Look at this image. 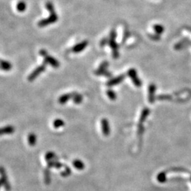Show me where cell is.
Masks as SVG:
<instances>
[{"label":"cell","instance_id":"cell-1","mask_svg":"<svg viewBox=\"0 0 191 191\" xmlns=\"http://www.w3.org/2000/svg\"><path fill=\"white\" fill-rule=\"evenodd\" d=\"M40 55L44 58L45 62L50 64L52 67L58 68L59 67H60V62H59L55 58H54L53 57L50 56V55L48 53V52H47L46 50H45L44 49L40 50Z\"/></svg>","mask_w":191,"mask_h":191},{"label":"cell","instance_id":"cell-2","mask_svg":"<svg viewBox=\"0 0 191 191\" xmlns=\"http://www.w3.org/2000/svg\"><path fill=\"white\" fill-rule=\"evenodd\" d=\"M58 17L55 12H54V13H50V17H48V19H45L40 21L38 22V26H40V27H44V26H48L51 23H55V22L58 21Z\"/></svg>","mask_w":191,"mask_h":191},{"label":"cell","instance_id":"cell-3","mask_svg":"<svg viewBox=\"0 0 191 191\" xmlns=\"http://www.w3.org/2000/svg\"><path fill=\"white\" fill-rule=\"evenodd\" d=\"M45 70V64H42V65L38 66V67L36 68V70H34L33 71V72H32L31 74L28 76V80L29 81V82H32V81H33L34 79L37 78V77L39 76V75L41 74L42 72H43Z\"/></svg>","mask_w":191,"mask_h":191},{"label":"cell","instance_id":"cell-4","mask_svg":"<svg viewBox=\"0 0 191 191\" xmlns=\"http://www.w3.org/2000/svg\"><path fill=\"white\" fill-rule=\"evenodd\" d=\"M128 75L129 77H130V79L133 81L134 84L136 86H141V81L139 80V78H138L137 75V72H136L135 70L134 69H130L128 71Z\"/></svg>","mask_w":191,"mask_h":191},{"label":"cell","instance_id":"cell-5","mask_svg":"<svg viewBox=\"0 0 191 191\" xmlns=\"http://www.w3.org/2000/svg\"><path fill=\"white\" fill-rule=\"evenodd\" d=\"M89 42L87 40H84L82 42H79L76 45H74L71 50V51L73 52H75V53H77V52H80L83 51L84 50L85 48H86L87 45H88Z\"/></svg>","mask_w":191,"mask_h":191},{"label":"cell","instance_id":"cell-6","mask_svg":"<svg viewBox=\"0 0 191 191\" xmlns=\"http://www.w3.org/2000/svg\"><path fill=\"white\" fill-rule=\"evenodd\" d=\"M115 34L114 32H112L111 33V40H110L109 42V44L110 45H111V48L113 49V57L114 58H117V55H118V52H117V44L115 43Z\"/></svg>","mask_w":191,"mask_h":191},{"label":"cell","instance_id":"cell-7","mask_svg":"<svg viewBox=\"0 0 191 191\" xmlns=\"http://www.w3.org/2000/svg\"><path fill=\"white\" fill-rule=\"evenodd\" d=\"M101 127L104 135L108 136L110 133V125L106 119H102L101 121Z\"/></svg>","mask_w":191,"mask_h":191},{"label":"cell","instance_id":"cell-8","mask_svg":"<svg viewBox=\"0 0 191 191\" xmlns=\"http://www.w3.org/2000/svg\"><path fill=\"white\" fill-rule=\"evenodd\" d=\"M15 130H14V127L13 126L11 125H8L5 126V127H2L0 128V136L4 135H9V134H11L14 133Z\"/></svg>","mask_w":191,"mask_h":191},{"label":"cell","instance_id":"cell-9","mask_svg":"<svg viewBox=\"0 0 191 191\" xmlns=\"http://www.w3.org/2000/svg\"><path fill=\"white\" fill-rule=\"evenodd\" d=\"M73 96H74V93H66V94L62 95L60 98H59V103H60V104H64V103L67 102L70 99H73Z\"/></svg>","mask_w":191,"mask_h":191},{"label":"cell","instance_id":"cell-10","mask_svg":"<svg viewBox=\"0 0 191 191\" xmlns=\"http://www.w3.org/2000/svg\"><path fill=\"white\" fill-rule=\"evenodd\" d=\"M12 68L11 64L8 61L0 60V69L5 71H9Z\"/></svg>","mask_w":191,"mask_h":191},{"label":"cell","instance_id":"cell-11","mask_svg":"<svg viewBox=\"0 0 191 191\" xmlns=\"http://www.w3.org/2000/svg\"><path fill=\"white\" fill-rule=\"evenodd\" d=\"M156 86L154 84H151L149 87V100L150 103H152L154 101V96L155 93Z\"/></svg>","mask_w":191,"mask_h":191},{"label":"cell","instance_id":"cell-12","mask_svg":"<svg viewBox=\"0 0 191 191\" xmlns=\"http://www.w3.org/2000/svg\"><path fill=\"white\" fill-rule=\"evenodd\" d=\"M123 79H124V76L117 77H116V78L113 79H111V81H109V82H108L107 85L108 86H113V85H116L117 84H119L120 82H121L123 80Z\"/></svg>","mask_w":191,"mask_h":191},{"label":"cell","instance_id":"cell-13","mask_svg":"<svg viewBox=\"0 0 191 191\" xmlns=\"http://www.w3.org/2000/svg\"><path fill=\"white\" fill-rule=\"evenodd\" d=\"M26 9V4L25 2L23 1H20L19 2H18L17 5V9L19 12H23Z\"/></svg>","mask_w":191,"mask_h":191},{"label":"cell","instance_id":"cell-14","mask_svg":"<svg viewBox=\"0 0 191 191\" xmlns=\"http://www.w3.org/2000/svg\"><path fill=\"white\" fill-rule=\"evenodd\" d=\"M72 99L75 103H77V104H79V103H81L82 102L83 97H82V96L81 94H79V93H74V96H73Z\"/></svg>","mask_w":191,"mask_h":191},{"label":"cell","instance_id":"cell-15","mask_svg":"<svg viewBox=\"0 0 191 191\" xmlns=\"http://www.w3.org/2000/svg\"><path fill=\"white\" fill-rule=\"evenodd\" d=\"M73 165L79 170H83L84 168V164H83L82 161H79V160H75V161H74Z\"/></svg>","mask_w":191,"mask_h":191},{"label":"cell","instance_id":"cell-16","mask_svg":"<svg viewBox=\"0 0 191 191\" xmlns=\"http://www.w3.org/2000/svg\"><path fill=\"white\" fill-rule=\"evenodd\" d=\"M28 140L29 145L33 146L36 143V136L33 133L29 134V135H28Z\"/></svg>","mask_w":191,"mask_h":191},{"label":"cell","instance_id":"cell-17","mask_svg":"<svg viewBox=\"0 0 191 191\" xmlns=\"http://www.w3.org/2000/svg\"><path fill=\"white\" fill-rule=\"evenodd\" d=\"M45 7L46 9L49 11L50 13H54L55 11V8H54V5L53 4H52V2H48L45 4Z\"/></svg>","mask_w":191,"mask_h":191},{"label":"cell","instance_id":"cell-18","mask_svg":"<svg viewBox=\"0 0 191 191\" xmlns=\"http://www.w3.org/2000/svg\"><path fill=\"white\" fill-rule=\"evenodd\" d=\"M64 125V123L62 121V120H60V119L55 120V121L54 123H53V125H54V127H55V128H58V127H62V126H63Z\"/></svg>","mask_w":191,"mask_h":191},{"label":"cell","instance_id":"cell-19","mask_svg":"<svg viewBox=\"0 0 191 191\" xmlns=\"http://www.w3.org/2000/svg\"><path fill=\"white\" fill-rule=\"evenodd\" d=\"M154 29L156 32V33H158V34L161 33L162 32L164 31L163 26H161V25H158V24L157 25H155L154 26Z\"/></svg>","mask_w":191,"mask_h":191},{"label":"cell","instance_id":"cell-20","mask_svg":"<svg viewBox=\"0 0 191 191\" xmlns=\"http://www.w3.org/2000/svg\"><path fill=\"white\" fill-rule=\"evenodd\" d=\"M107 95L108 96V98L111 100H114V99H116V95H115V93L114 91H113L112 90H108L107 91Z\"/></svg>","mask_w":191,"mask_h":191},{"label":"cell","instance_id":"cell-21","mask_svg":"<svg viewBox=\"0 0 191 191\" xmlns=\"http://www.w3.org/2000/svg\"><path fill=\"white\" fill-rule=\"evenodd\" d=\"M157 179L159 182L161 183H163L166 180V176L165 174H164V173H161V174H160L157 177Z\"/></svg>","mask_w":191,"mask_h":191}]
</instances>
